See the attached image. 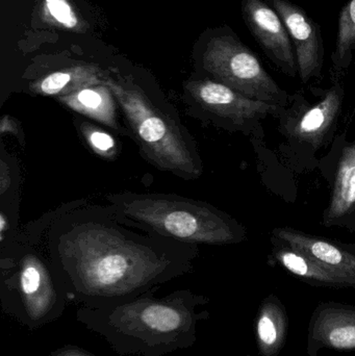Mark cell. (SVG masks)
Returning <instances> with one entry per match:
<instances>
[{"label": "cell", "mask_w": 355, "mask_h": 356, "mask_svg": "<svg viewBox=\"0 0 355 356\" xmlns=\"http://www.w3.org/2000/svg\"><path fill=\"white\" fill-rule=\"evenodd\" d=\"M49 356H94L83 349L74 346H65L53 351Z\"/></svg>", "instance_id": "cell-23"}, {"label": "cell", "mask_w": 355, "mask_h": 356, "mask_svg": "<svg viewBox=\"0 0 355 356\" xmlns=\"http://www.w3.org/2000/svg\"><path fill=\"white\" fill-rule=\"evenodd\" d=\"M19 129H20V127H18V122H17L16 119L8 116V115L2 117L1 124H0V131H1L2 134L10 133L16 138L20 137V135H19Z\"/></svg>", "instance_id": "cell-22"}, {"label": "cell", "mask_w": 355, "mask_h": 356, "mask_svg": "<svg viewBox=\"0 0 355 356\" xmlns=\"http://www.w3.org/2000/svg\"><path fill=\"white\" fill-rule=\"evenodd\" d=\"M222 49L220 60L215 65V73L220 79L218 83L251 99L283 108L289 104V94L267 72L249 48L233 41Z\"/></svg>", "instance_id": "cell-7"}, {"label": "cell", "mask_w": 355, "mask_h": 356, "mask_svg": "<svg viewBox=\"0 0 355 356\" xmlns=\"http://www.w3.org/2000/svg\"><path fill=\"white\" fill-rule=\"evenodd\" d=\"M38 243L18 234L1 243L3 309L31 328L60 317L70 300Z\"/></svg>", "instance_id": "cell-5"}, {"label": "cell", "mask_w": 355, "mask_h": 356, "mask_svg": "<svg viewBox=\"0 0 355 356\" xmlns=\"http://www.w3.org/2000/svg\"><path fill=\"white\" fill-rule=\"evenodd\" d=\"M355 51V0H349L342 8L338 19L337 39L331 54L333 70H347Z\"/></svg>", "instance_id": "cell-17"}, {"label": "cell", "mask_w": 355, "mask_h": 356, "mask_svg": "<svg viewBox=\"0 0 355 356\" xmlns=\"http://www.w3.org/2000/svg\"><path fill=\"white\" fill-rule=\"evenodd\" d=\"M208 298L177 291L162 299L151 292L129 300L85 305L79 321L106 337L119 355L160 356L195 342L196 322L208 314L196 313Z\"/></svg>", "instance_id": "cell-2"}, {"label": "cell", "mask_w": 355, "mask_h": 356, "mask_svg": "<svg viewBox=\"0 0 355 356\" xmlns=\"http://www.w3.org/2000/svg\"><path fill=\"white\" fill-rule=\"evenodd\" d=\"M119 213L147 229L185 244L235 245L247 232L233 217L210 203L166 193H113L106 196Z\"/></svg>", "instance_id": "cell-3"}, {"label": "cell", "mask_w": 355, "mask_h": 356, "mask_svg": "<svg viewBox=\"0 0 355 356\" xmlns=\"http://www.w3.org/2000/svg\"><path fill=\"white\" fill-rule=\"evenodd\" d=\"M288 334V317L279 299H265L256 322L258 346L262 356H276L285 344Z\"/></svg>", "instance_id": "cell-16"}, {"label": "cell", "mask_w": 355, "mask_h": 356, "mask_svg": "<svg viewBox=\"0 0 355 356\" xmlns=\"http://www.w3.org/2000/svg\"><path fill=\"white\" fill-rule=\"evenodd\" d=\"M267 2L276 10L287 27L302 83L320 77L325 56L320 25L302 6L290 0H267Z\"/></svg>", "instance_id": "cell-8"}, {"label": "cell", "mask_w": 355, "mask_h": 356, "mask_svg": "<svg viewBox=\"0 0 355 356\" xmlns=\"http://www.w3.org/2000/svg\"><path fill=\"white\" fill-rule=\"evenodd\" d=\"M110 91L124 117L131 139L149 164L181 179L201 177L204 164L197 144L181 122L176 108L163 96L145 90L113 83Z\"/></svg>", "instance_id": "cell-4"}, {"label": "cell", "mask_w": 355, "mask_h": 356, "mask_svg": "<svg viewBox=\"0 0 355 356\" xmlns=\"http://www.w3.org/2000/svg\"><path fill=\"white\" fill-rule=\"evenodd\" d=\"M58 99L83 118L96 121L119 135L131 138L129 127L125 124L124 117L114 95L85 88L77 91L74 95L64 96Z\"/></svg>", "instance_id": "cell-15"}, {"label": "cell", "mask_w": 355, "mask_h": 356, "mask_svg": "<svg viewBox=\"0 0 355 356\" xmlns=\"http://www.w3.org/2000/svg\"><path fill=\"white\" fill-rule=\"evenodd\" d=\"M308 356L324 348L355 350V307L321 303L311 318L308 337Z\"/></svg>", "instance_id": "cell-10"}, {"label": "cell", "mask_w": 355, "mask_h": 356, "mask_svg": "<svg viewBox=\"0 0 355 356\" xmlns=\"http://www.w3.org/2000/svg\"><path fill=\"white\" fill-rule=\"evenodd\" d=\"M345 246V248H347L348 250L352 251V252L355 253V244H343Z\"/></svg>", "instance_id": "cell-25"}, {"label": "cell", "mask_w": 355, "mask_h": 356, "mask_svg": "<svg viewBox=\"0 0 355 356\" xmlns=\"http://www.w3.org/2000/svg\"><path fill=\"white\" fill-rule=\"evenodd\" d=\"M243 10L250 31L269 60L288 76H297L293 43L276 10L267 0H244Z\"/></svg>", "instance_id": "cell-9"}, {"label": "cell", "mask_w": 355, "mask_h": 356, "mask_svg": "<svg viewBox=\"0 0 355 356\" xmlns=\"http://www.w3.org/2000/svg\"><path fill=\"white\" fill-rule=\"evenodd\" d=\"M343 227L347 228L349 232H355V215L349 220V221L347 222V223L345 224V225L343 226Z\"/></svg>", "instance_id": "cell-24"}, {"label": "cell", "mask_w": 355, "mask_h": 356, "mask_svg": "<svg viewBox=\"0 0 355 356\" xmlns=\"http://www.w3.org/2000/svg\"><path fill=\"white\" fill-rule=\"evenodd\" d=\"M271 240L273 244L271 255L275 263L296 277L313 286L333 289L354 288L349 280L331 271L306 253L274 236Z\"/></svg>", "instance_id": "cell-13"}, {"label": "cell", "mask_w": 355, "mask_h": 356, "mask_svg": "<svg viewBox=\"0 0 355 356\" xmlns=\"http://www.w3.org/2000/svg\"><path fill=\"white\" fill-rule=\"evenodd\" d=\"M344 99V88L336 83L320 102L304 111L290 129V136L314 148H320L337 123Z\"/></svg>", "instance_id": "cell-12"}, {"label": "cell", "mask_w": 355, "mask_h": 356, "mask_svg": "<svg viewBox=\"0 0 355 356\" xmlns=\"http://www.w3.org/2000/svg\"><path fill=\"white\" fill-rule=\"evenodd\" d=\"M46 3L48 10L58 22L67 27H74L76 25V17L66 0H46Z\"/></svg>", "instance_id": "cell-20"}, {"label": "cell", "mask_w": 355, "mask_h": 356, "mask_svg": "<svg viewBox=\"0 0 355 356\" xmlns=\"http://www.w3.org/2000/svg\"><path fill=\"white\" fill-rule=\"evenodd\" d=\"M12 170L10 168V163L4 158V154H2L1 161H0V195L2 197L6 196L13 186Z\"/></svg>", "instance_id": "cell-21"}, {"label": "cell", "mask_w": 355, "mask_h": 356, "mask_svg": "<svg viewBox=\"0 0 355 356\" xmlns=\"http://www.w3.org/2000/svg\"><path fill=\"white\" fill-rule=\"evenodd\" d=\"M283 106L266 104L242 95L218 81L199 83L190 91L188 114L199 121L233 131L247 133L269 115L279 114Z\"/></svg>", "instance_id": "cell-6"}, {"label": "cell", "mask_w": 355, "mask_h": 356, "mask_svg": "<svg viewBox=\"0 0 355 356\" xmlns=\"http://www.w3.org/2000/svg\"><path fill=\"white\" fill-rule=\"evenodd\" d=\"M355 215V144L342 152L329 207L323 213L325 227H343Z\"/></svg>", "instance_id": "cell-14"}, {"label": "cell", "mask_w": 355, "mask_h": 356, "mask_svg": "<svg viewBox=\"0 0 355 356\" xmlns=\"http://www.w3.org/2000/svg\"><path fill=\"white\" fill-rule=\"evenodd\" d=\"M46 254L69 298L85 305L129 300L190 273L199 255L147 229L112 205L85 200L50 213Z\"/></svg>", "instance_id": "cell-1"}, {"label": "cell", "mask_w": 355, "mask_h": 356, "mask_svg": "<svg viewBox=\"0 0 355 356\" xmlns=\"http://www.w3.org/2000/svg\"><path fill=\"white\" fill-rule=\"evenodd\" d=\"M355 144V143H354Z\"/></svg>", "instance_id": "cell-26"}, {"label": "cell", "mask_w": 355, "mask_h": 356, "mask_svg": "<svg viewBox=\"0 0 355 356\" xmlns=\"http://www.w3.org/2000/svg\"><path fill=\"white\" fill-rule=\"evenodd\" d=\"M74 123L79 135L83 138L94 154L106 159H112L117 156V143L110 134L85 118H76Z\"/></svg>", "instance_id": "cell-18"}, {"label": "cell", "mask_w": 355, "mask_h": 356, "mask_svg": "<svg viewBox=\"0 0 355 356\" xmlns=\"http://www.w3.org/2000/svg\"><path fill=\"white\" fill-rule=\"evenodd\" d=\"M272 236L318 261L352 282L355 288V253L343 244L313 236L292 227H276Z\"/></svg>", "instance_id": "cell-11"}, {"label": "cell", "mask_w": 355, "mask_h": 356, "mask_svg": "<svg viewBox=\"0 0 355 356\" xmlns=\"http://www.w3.org/2000/svg\"><path fill=\"white\" fill-rule=\"evenodd\" d=\"M70 81L71 74L68 72L52 73L40 83V93L44 95L60 96L67 89Z\"/></svg>", "instance_id": "cell-19"}]
</instances>
